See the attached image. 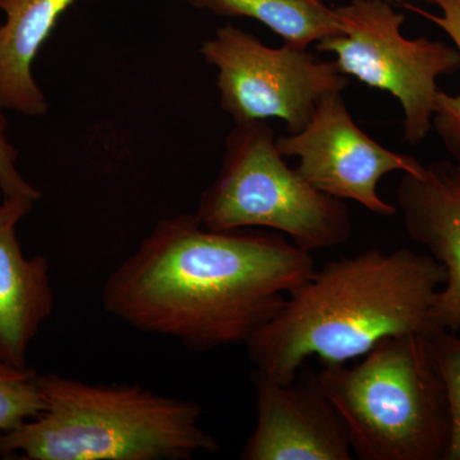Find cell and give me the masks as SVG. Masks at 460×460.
<instances>
[{
  "mask_svg": "<svg viewBox=\"0 0 460 460\" xmlns=\"http://www.w3.org/2000/svg\"><path fill=\"white\" fill-rule=\"evenodd\" d=\"M445 270L429 253L378 248L323 263L287 296L277 316L246 344L257 372L280 384L307 359L343 365L386 338L428 335Z\"/></svg>",
  "mask_w": 460,
  "mask_h": 460,
  "instance_id": "cell-2",
  "label": "cell"
},
{
  "mask_svg": "<svg viewBox=\"0 0 460 460\" xmlns=\"http://www.w3.org/2000/svg\"><path fill=\"white\" fill-rule=\"evenodd\" d=\"M443 381L450 436L445 460H460V337L452 330L435 328L426 335Z\"/></svg>",
  "mask_w": 460,
  "mask_h": 460,
  "instance_id": "cell-16",
  "label": "cell"
},
{
  "mask_svg": "<svg viewBox=\"0 0 460 460\" xmlns=\"http://www.w3.org/2000/svg\"><path fill=\"white\" fill-rule=\"evenodd\" d=\"M316 270L283 234L165 217L105 281L102 305L132 328L195 352L248 343Z\"/></svg>",
  "mask_w": 460,
  "mask_h": 460,
  "instance_id": "cell-1",
  "label": "cell"
},
{
  "mask_svg": "<svg viewBox=\"0 0 460 460\" xmlns=\"http://www.w3.org/2000/svg\"><path fill=\"white\" fill-rule=\"evenodd\" d=\"M3 111L4 109L0 105V190L3 198L27 196L38 201L41 198V193L18 172V151L8 140L7 120Z\"/></svg>",
  "mask_w": 460,
  "mask_h": 460,
  "instance_id": "cell-17",
  "label": "cell"
},
{
  "mask_svg": "<svg viewBox=\"0 0 460 460\" xmlns=\"http://www.w3.org/2000/svg\"><path fill=\"white\" fill-rule=\"evenodd\" d=\"M405 232L443 266L445 283L436 296V328L460 329V164L438 160L420 174L402 172L396 190Z\"/></svg>",
  "mask_w": 460,
  "mask_h": 460,
  "instance_id": "cell-10",
  "label": "cell"
},
{
  "mask_svg": "<svg viewBox=\"0 0 460 460\" xmlns=\"http://www.w3.org/2000/svg\"><path fill=\"white\" fill-rule=\"evenodd\" d=\"M39 375L0 361V434L20 428L44 411Z\"/></svg>",
  "mask_w": 460,
  "mask_h": 460,
  "instance_id": "cell-15",
  "label": "cell"
},
{
  "mask_svg": "<svg viewBox=\"0 0 460 460\" xmlns=\"http://www.w3.org/2000/svg\"><path fill=\"white\" fill-rule=\"evenodd\" d=\"M192 7L217 16L259 21L284 44L307 49L341 30L335 8L323 0H186Z\"/></svg>",
  "mask_w": 460,
  "mask_h": 460,
  "instance_id": "cell-13",
  "label": "cell"
},
{
  "mask_svg": "<svg viewBox=\"0 0 460 460\" xmlns=\"http://www.w3.org/2000/svg\"><path fill=\"white\" fill-rule=\"evenodd\" d=\"M44 411L0 434V456L21 460H187L217 454L198 402L140 385L39 375Z\"/></svg>",
  "mask_w": 460,
  "mask_h": 460,
  "instance_id": "cell-3",
  "label": "cell"
},
{
  "mask_svg": "<svg viewBox=\"0 0 460 460\" xmlns=\"http://www.w3.org/2000/svg\"><path fill=\"white\" fill-rule=\"evenodd\" d=\"M338 33L316 44L334 54L339 72L366 86L386 91L404 113L402 140L417 145L432 129L438 80L460 68L456 47L402 35L405 16L384 0H350L335 8Z\"/></svg>",
  "mask_w": 460,
  "mask_h": 460,
  "instance_id": "cell-6",
  "label": "cell"
},
{
  "mask_svg": "<svg viewBox=\"0 0 460 460\" xmlns=\"http://www.w3.org/2000/svg\"><path fill=\"white\" fill-rule=\"evenodd\" d=\"M35 199L3 198L0 204V361L27 367V350L54 310L49 261L27 259L17 226Z\"/></svg>",
  "mask_w": 460,
  "mask_h": 460,
  "instance_id": "cell-11",
  "label": "cell"
},
{
  "mask_svg": "<svg viewBox=\"0 0 460 460\" xmlns=\"http://www.w3.org/2000/svg\"><path fill=\"white\" fill-rule=\"evenodd\" d=\"M78 0H0V105L27 117L48 113L32 74L35 58L60 17Z\"/></svg>",
  "mask_w": 460,
  "mask_h": 460,
  "instance_id": "cell-12",
  "label": "cell"
},
{
  "mask_svg": "<svg viewBox=\"0 0 460 460\" xmlns=\"http://www.w3.org/2000/svg\"><path fill=\"white\" fill-rule=\"evenodd\" d=\"M284 157H296V171L311 186L332 198L349 199L380 217L398 213L378 195L386 174H420L425 165L416 157L378 144L354 122L341 93L323 96L301 131L277 137Z\"/></svg>",
  "mask_w": 460,
  "mask_h": 460,
  "instance_id": "cell-8",
  "label": "cell"
},
{
  "mask_svg": "<svg viewBox=\"0 0 460 460\" xmlns=\"http://www.w3.org/2000/svg\"><path fill=\"white\" fill-rule=\"evenodd\" d=\"M384 2L390 3V4H393V5H398V4H402V0H384Z\"/></svg>",
  "mask_w": 460,
  "mask_h": 460,
  "instance_id": "cell-18",
  "label": "cell"
},
{
  "mask_svg": "<svg viewBox=\"0 0 460 460\" xmlns=\"http://www.w3.org/2000/svg\"><path fill=\"white\" fill-rule=\"evenodd\" d=\"M199 54L217 71L220 105L235 124L283 120L289 133L310 122L323 96L343 93L347 75L304 48H271L233 25L217 30Z\"/></svg>",
  "mask_w": 460,
  "mask_h": 460,
  "instance_id": "cell-7",
  "label": "cell"
},
{
  "mask_svg": "<svg viewBox=\"0 0 460 460\" xmlns=\"http://www.w3.org/2000/svg\"><path fill=\"white\" fill-rule=\"evenodd\" d=\"M321 389L359 460H445L450 422L426 335L384 339L356 365H323Z\"/></svg>",
  "mask_w": 460,
  "mask_h": 460,
  "instance_id": "cell-4",
  "label": "cell"
},
{
  "mask_svg": "<svg viewBox=\"0 0 460 460\" xmlns=\"http://www.w3.org/2000/svg\"><path fill=\"white\" fill-rule=\"evenodd\" d=\"M256 428L241 453L243 460H352L343 420L321 389L316 372L289 384L253 372Z\"/></svg>",
  "mask_w": 460,
  "mask_h": 460,
  "instance_id": "cell-9",
  "label": "cell"
},
{
  "mask_svg": "<svg viewBox=\"0 0 460 460\" xmlns=\"http://www.w3.org/2000/svg\"><path fill=\"white\" fill-rule=\"evenodd\" d=\"M426 2L438 7L440 13H429L411 4H405V7L440 27L452 39L454 47L456 48L460 56V0H426ZM432 128L438 132L444 146L452 155V160L460 164V93L450 95L440 90L436 98Z\"/></svg>",
  "mask_w": 460,
  "mask_h": 460,
  "instance_id": "cell-14",
  "label": "cell"
},
{
  "mask_svg": "<svg viewBox=\"0 0 460 460\" xmlns=\"http://www.w3.org/2000/svg\"><path fill=\"white\" fill-rule=\"evenodd\" d=\"M284 159L268 122L235 124L219 174L199 199V222L214 230H272L311 253L347 243L353 232L347 205Z\"/></svg>",
  "mask_w": 460,
  "mask_h": 460,
  "instance_id": "cell-5",
  "label": "cell"
}]
</instances>
